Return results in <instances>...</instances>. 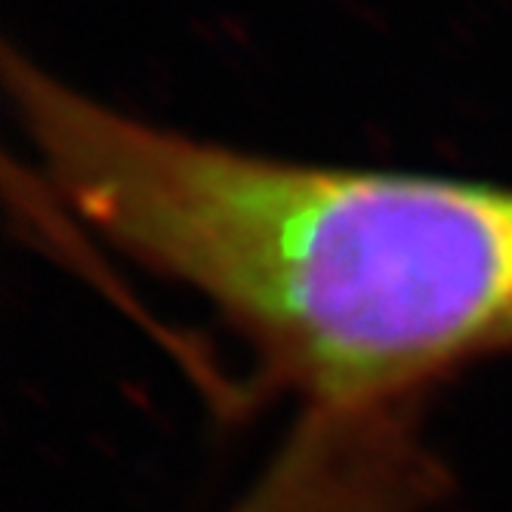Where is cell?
Instances as JSON below:
<instances>
[{
  "label": "cell",
  "mask_w": 512,
  "mask_h": 512,
  "mask_svg": "<svg viewBox=\"0 0 512 512\" xmlns=\"http://www.w3.org/2000/svg\"><path fill=\"white\" fill-rule=\"evenodd\" d=\"M442 491L417 401L303 408L229 512H429Z\"/></svg>",
  "instance_id": "2"
},
{
  "label": "cell",
  "mask_w": 512,
  "mask_h": 512,
  "mask_svg": "<svg viewBox=\"0 0 512 512\" xmlns=\"http://www.w3.org/2000/svg\"><path fill=\"white\" fill-rule=\"evenodd\" d=\"M4 87L44 192L207 303L303 408L405 405L512 355V186L241 152L16 50Z\"/></svg>",
  "instance_id": "1"
}]
</instances>
